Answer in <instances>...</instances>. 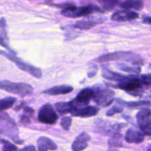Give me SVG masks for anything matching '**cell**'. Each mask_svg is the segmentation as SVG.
<instances>
[{
	"mask_svg": "<svg viewBox=\"0 0 151 151\" xmlns=\"http://www.w3.org/2000/svg\"><path fill=\"white\" fill-rule=\"evenodd\" d=\"M98 112V108L95 107V106H87L72 113V116H80V117H90V116H96Z\"/></svg>",
	"mask_w": 151,
	"mask_h": 151,
	"instance_id": "obj_17",
	"label": "cell"
},
{
	"mask_svg": "<svg viewBox=\"0 0 151 151\" xmlns=\"http://www.w3.org/2000/svg\"><path fill=\"white\" fill-rule=\"evenodd\" d=\"M116 102L122 106H126L129 108H137L141 107V106H149L150 104V101H145V100H139V101H132V102H125L123 100H121L118 99Z\"/></svg>",
	"mask_w": 151,
	"mask_h": 151,
	"instance_id": "obj_20",
	"label": "cell"
},
{
	"mask_svg": "<svg viewBox=\"0 0 151 151\" xmlns=\"http://www.w3.org/2000/svg\"><path fill=\"white\" fill-rule=\"evenodd\" d=\"M55 107L56 111L60 114H66L69 113L72 114L81 109V106L74 99L72 101L69 102L55 103Z\"/></svg>",
	"mask_w": 151,
	"mask_h": 151,
	"instance_id": "obj_9",
	"label": "cell"
},
{
	"mask_svg": "<svg viewBox=\"0 0 151 151\" xmlns=\"http://www.w3.org/2000/svg\"><path fill=\"white\" fill-rule=\"evenodd\" d=\"M0 133L9 137L15 143L23 144V141L19 137L17 125L10 116L4 111H0Z\"/></svg>",
	"mask_w": 151,
	"mask_h": 151,
	"instance_id": "obj_1",
	"label": "cell"
},
{
	"mask_svg": "<svg viewBox=\"0 0 151 151\" xmlns=\"http://www.w3.org/2000/svg\"><path fill=\"white\" fill-rule=\"evenodd\" d=\"M122 111H123V108L122 107H121V106H113V107L111 108V109L108 111L107 113H106V115L109 116H111L115 115L116 114L121 113Z\"/></svg>",
	"mask_w": 151,
	"mask_h": 151,
	"instance_id": "obj_27",
	"label": "cell"
},
{
	"mask_svg": "<svg viewBox=\"0 0 151 151\" xmlns=\"http://www.w3.org/2000/svg\"><path fill=\"white\" fill-rule=\"evenodd\" d=\"M138 17L139 14L137 12L123 10L114 12L112 15L111 19L113 21H116V22H126V21H131L133 19H137Z\"/></svg>",
	"mask_w": 151,
	"mask_h": 151,
	"instance_id": "obj_10",
	"label": "cell"
},
{
	"mask_svg": "<svg viewBox=\"0 0 151 151\" xmlns=\"http://www.w3.org/2000/svg\"><path fill=\"white\" fill-rule=\"evenodd\" d=\"M94 94V90H93L92 88H85L78 93L75 100L82 107H85V106H87L90 100L93 99Z\"/></svg>",
	"mask_w": 151,
	"mask_h": 151,
	"instance_id": "obj_13",
	"label": "cell"
},
{
	"mask_svg": "<svg viewBox=\"0 0 151 151\" xmlns=\"http://www.w3.org/2000/svg\"><path fill=\"white\" fill-rule=\"evenodd\" d=\"M37 146L39 151L55 150H57V145L55 143L46 137H41L37 140Z\"/></svg>",
	"mask_w": 151,
	"mask_h": 151,
	"instance_id": "obj_16",
	"label": "cell"
},
{
	"mask_svg": "<svg viewBox=\"0 0 151 151\" xmlns=\"http://www.w3.org/2000/svg\"><path fill=\"white\" fill-rule=\"evenodd\" d=\"M91 137L86 133L83 132L78 135L73 142L72 150L73 151H82L88 147V142L90 141Z\"/></svg>",
	"mask_w": 151,
	"mask_h": 151,
	"instance_id": "obj_14",
	"label": "cell"
},
{
	"mask_svg": "<svg viewBox=\"0 0 151 151\" xmlns=\"http://www.w3.org/2000/svg\"><path fill=\"white\" fill-rule=\"evenodd\" d=\"M103 77L104 78H106V80H109V81H115V82L121 83L123 82V81H128V80L131 79L133 77H134L135 75H121V74L116 73V72H112V71L109 70L108 68L103 67Z\"/></svg>",
	"mask_w": 151,
	"mask_h": 151,
	"instance_id": "obj_11",
	"label": "cell"
},
{
	"mask_svg": "<svg viewBox=\"0 0 151 151\" xmlns=\"http://www.w3.org/2000/svg\"><path fill=\"white\" fill-rule=\"evenodd\" d=\"M0 54L1 55L4 56L7 58H8L9 60L13 61V63H16V66L19 68L20 69H22L24 72H26L27 73L30 74L31 75H32L33 77L36 78H41L42 77V72H41V70L38 68L35 67V66H32V65L29 64V63H25L24 61L21 60L20 58H17L16 56H15L14 55L10 54V53L6 52L4 51H1L0 50Z\"/></svg>",
	"mask_w": 151,
	"mask_h": 151,
	"instance_id": "obj_5",
	"label": "cell"
},
{
	"mask_svg": "<svg viewBox=\"0 0 151 151\" xmlns=\"http://www.w3.org/2000/svg\"><path fill=\"white\" fill-rule=\"evenodd\" d=\"M97 24H98V22L93 20L81 21V22H78L76 24H75L73 27L81 29H88L94 27Z\"/></svg>",
	"mask_w": 151,
	"mask_h": 151,
	"instance_id": "obj_22",
	"label": "cell"
},
{
	"mask_svg": "<svg viewBox=\"0 0 151 151\" xmlns=\"http://www.w3.org/2000/svg\"><path fill=\"white\" fill-rule=\"evenodd\" d=\"M100 4L103 5L106 8H112L117 4L119 0H97Z\"/></svg>",
	"mask_w": 151,
	"mask_h": 151,
	"instance_id": "obj_26",
	"label": "cell"
},
{
	"mask_svg": "<svg viewBox=\"0 0 151 151\" xmlns=\"http://www.w3.org/2000/svg\"><path fill=\"white\" fill-rule=\"evenodd\" d=\"M97 66H96L95 69H94V67H93V69H90L89 72H88V76L89 77V78H92V77H94V75L97 74Z\"/></svg>",
	"mask_w": 151,
	"mask_h": 151,
	"instance_id": "obj_30",
	"label": "cell"
},
{
	"mask_svg": "<svg viewBox=\"0 0 151 151\" xmlns=\"http://www.w3.org/2000/svg\"><path fill=\"white\" fill-rule=\"evenodd\" d=\"M24 111L25 113L27 114V116H33L34 114V110L29 107H24Z\"/></svg>",
	"mask_w": 151,
	"mask_h": 151,
	"instance_id": "obj_28",
	"label": "cell"
},
{
	"mask_svg": "<svg viewBox=\"0 0 151 151\" xmlns=\"http://www.w3.org/2000/svg\"><path fill=\"white\" fill-rule=\"evenodd\" d=\"M20 151H37V150L33 145H29L24 147V148L22 149Z\"/></svg>",
	"mask_w": 151,
	"mask_h": 151,
	"instance_id": "obj_31",
	"label": "cell"
},
{
	"mask_svg": "<svg viewBox=\"0 0 151 151\" xmlns=\"http://www.w3.org/2000/svg\"><path fill=\"white\" fill-rule=\"evenodd\" d=\"M0 89L21 97L29 95L33 92V88L29 84L24 83H13L8 81H0Z\"/></svg>",
	"mask_w": 151,
	"mask_h": 151,
	"instance_id": "obj_4",
	"label": "cell"
},
{
	"mask_svg": "<svg viewBox=\"0 0 151 151\" xmlns=\"http://www.w3.org/2000/svg\"><path fill=\"white\" fill-rule=\"evenodd\" d=\"M137 121L140 131L147 136H151V110L142 109L137 113Z\"/></svg>",
	"mask_w": 151,
	"mask_h": 151,
	"instance_id": "obj_7",
	"label": "cell"
},
{
	"mask_svg": "<svg viewBox=\"0 0 151 151\" xmlns=\"http://www.w3.org/2000/svg\"><path fill=\"white\" fill-rule=\"evenodd\" d=\"M95 10H99L98 7H96L92 5L78 7L72 4V5L63 9L61 11V15L68 18H78L88 16L95 11Z\"/></svg>",
	"mask_w": 151,
	"mask_h": 151,
	"instance_id": "obj_6",
	"label": "cell"
},
{
	"mask_svg": "<svg viewBox=\"0 0 151 151\" xmlns=\"http://www.w3.org/2000/svg\"><path fill=\"white\" fill-rule=\"evenodd\" d=\"M72 125V117L70 116H64L60 121V125L66 131H68Z\"/></svg>",
	"mask_w": 151,
	"mask_h": 151,
	"instance_id": "obj_25",
	"label": "cell"
},
{
	"mask_svg": "<svg viewBox=\"0 0 151 151\" xmlns=\"http://www.w3.org/2000/svg\"><path fill=\"white\" fill-rule=\"evenodd\" d=\"M16 101V99L15 97H5L4 99L0 100V111H4L13 107Z\"/></svg>",
	"mask_w": 151,
	"mask_h": 151,
	"instance_id": "obj_21",
	"label": "cell"
},
{
	"mask_svg": "<svg viewBox=\"0 0 151 151\" xmlns=\"http://www.w3.org/2000/svg\"><path fill=\"white\" fill-rule=\"evenodd\" d=\"M94 97L93 100L98 106L106 107L111 104L114 100V91L103 84H96L93 86Z\"/></svg>",
	"mask_w": 151,
	"mask_h": 151,
	"instance_id": "obj_3",
	"label": "cell"
},
{
	"mask_svg": "<svg viewBox=\"0 0 151 151\" xmlns=\"http://www.w3.org/2000/svg\"><path fill=\"white\" fill-rule=\"evenodd\" d=\"M116 66H117L120 70L124 71V72H130V73L138 74L139 73L140 71H141V68L138 66H129V65L125 64V63H118L117 64H116Z\"/></svg>",
	"mask_w": 151,
	"mask_h": 151,
	"instance_id": "obj_23",
	"label": "cell"
},
{
	"mask_svg": "<svg viewBox=\"0 0 151 151\" xmlns=\"http://www.w3.org/2000/svg\"><path fill=\"white\" fill-rule=\"evenodd\" d=\"M1 142L3 145L2 151H18L17 147L9 141H7L5 139H1Z\"/></svg>",
	"mask_w": 151,
	"mask_h": 151,
	"instance_id": "obj_24",
	"label": "cell"
},
{
	"mask_svg": "<svg viewBox=\"0 0 151 151\" xmlns=\"http://www.w3.org/2000/svg\"><path fill=\"white\" fill-rule=\"evenodd\" d=\"M141 78L145 80V81H147L151 83V75H143L141 76Z\"/></svg>",
	"mask_w": 151,
	"mask_h": 151,
	"instance_id": "obj_32",
	"label": "cell"
},
{
	"mask_svg": "<svg viewBox=\"0 0 151 151\" xmlns=\"http://www.w3.org/2000/svg\"><path fill=\"white\" fill-rule=\"evenodd\" d=\"M143 1L142 0H126L120 4V7L125 10L134 9V10H139L143 8Z\"/></svg>",
	"mask_w": 151,
	"mask_h": 151,
	"instance_id": "obj_19",
	"label": "cell"
},
{
	"mask_svg": "<svg viewBox=\"0 0 151 151\" xmlns=\"http://www.w3.org/2000/svg\"><path fill=\"white\" fill-rule=\"evenodd\" d=\"M29 116H26V115H22V117H21L20 122L23 124H27L29 122Z\"/></svg>",
	"mask_w": 151,
	"mask_h": 151,
	"instance_id": "obj_29",
	"label": "cell"
},
{
	"mask_svg": "<svg viewBox=\"0 0 151 151\" xmlns=\"http://www.w3.org/2000/svg\"><path fill=\"white\" fill-rule=\"evenodd\" d=\"M147 151H151V145L148 147V148H147Z\"/></svg>",
	"mask_w": 151,
	"mask_h": 151,
	"instance_id": "obj_34",
	"label": "cell"
},
{
	"mask_svg": "<svg viewBox=\"0 0 151 151\" xmlns=\"http://www.w3.org/2000/svg\"><path fill=\"white\" fill-rule=\"evenodd\" d=\"M143 22L146 24H149L151 25V18L149 17V16H145L143 18Z\"/></svg>",
	"mask_w": 151,
	"mask_h": 151,
	"instance_id": "obj_33",
	"label": "cell"
},
{
	"mask_svg": "<svg viewBox=\"0 0 151 151\" xmlns=\"http://www.w3.org/2000/svg\"><path fill=\"white\" fill-rule=\"evenodd\" d=\"M0 45L7 49L10 52L15 54V52L10 48L9 46V38L7 32V24L4 18L0 19Z\"/></svg>",
	"mask_w": 151,
	"mask_h": 151,
	"instance_id": "obj_15",
	"label": "cell"
},
{
	"mask_svg": "<svg viewBox=\"0 0 151 151\" xmlns=\"http://www.w3.org/2000/svg\"><path fill=\"white\" fill-rule=\"evenodd\" d=\"M99 62H106L109 60H123L129 62L134 66L142 64L143 60L139 55L131 52H118L105 55L97 59Z\"/></svg>",
	"mask_w": 151,
	"mask_h": 151,
	"instance_id": "obj_2",
	"label": "cell"
},
{
	"mask_svg": "<svg viewBox=\"0 0 151 151\" xmlns=\"http://www.w3.org/2000/svg\"><path fill=\"white\" fill-rule=\"evenodd\" d=\"M73 91V87L68 85L57 86L52 87L47 90H44V93L50 95H60V94H66Z\"/></svg>",
	"mask_w": 151,
	"mask_h": 151,
	"instance_id": "obj_18",
	"label": "cell"
},
{
	"mask_svg": "<svg viewBox=\"0 0 151 151\" xmlns=\"http://www.w3.org/2000/svg\"><path fill=\"white\" fill-rule=\"evenodd\" d=\"M145 134L140 130L135 129V128H129L127 131L125 136V141L128 143H135L139 144L144 141Z\"/></svg>",
	"mask_w": 151,
	"mask_h": 151,
	"instance_id": "obj_12",
	"label": "cell"
},
{
	"mask_svg": "<svg viewBox=\"0 0 151 151\" xmlns=\"http://www.w3.org/2000/svg\"><path fill=\"white\" fill-rule=\"evenodd\" d=\"M38 117L40 122L48 125L55 124L58 119V116L55 111L54 108L50 103L44 105L40 109Z\"/></svg>",
	"mask_w": 151,
	"mask_h": 151,
	"instance_id": "obj_8",
	"label": "cell"
}]
</instances>
